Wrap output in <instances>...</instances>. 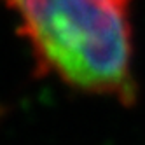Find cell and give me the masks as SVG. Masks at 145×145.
Segmentation results:
<instances>
[{
	"label": "cell",
	"mask_w": 145,
	"mask_h": 145,
	"mask_svg": "<svg viewBox=\"0 0 145 145\" xmlns=\"http://www.w3.org/2000/svg\"><path fill=\"white\" fill-rule=\"evenodd\" d=\"M42 70L88 93L135 98L129 0H4Z\"/></svg>",
	"instance_id": "cell-1"
}]
</instances>
